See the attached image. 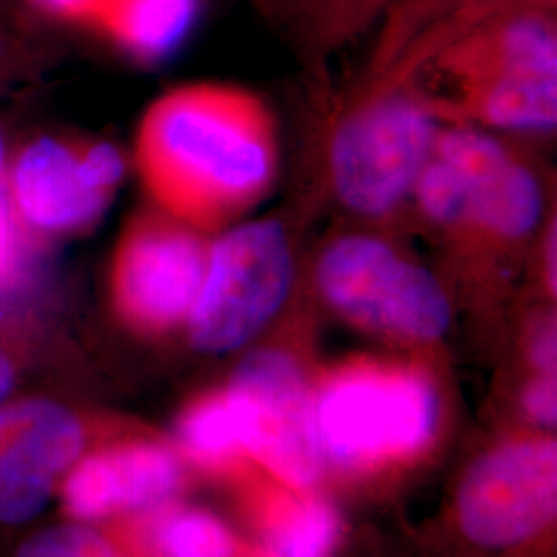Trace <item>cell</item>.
I'll return each instance as SVG.
<instances>
[{
	"label": "cell",
	"mask_w": 557,
	"mask_h": 557,
	"mask_svg": "<svg viewBox=\"0 0 557 557\" xmlns=\"http://www.w3.org/2000/svg\"><path fill=\"white\" fill-rule=\"evenodd\" d=\"M135 165L158 209L205 234L227 230L275 182L277 124L242 87L186 85L145 112Z\"/></svg>",
	"instance_id": "1"
},
{
	"label": "cell",
	"mask_w": 557,
	"mask_h": 557,
	"mask_svg": "<svg viewBox=\"0 0 557 557\" xmlns=\"http://www.w3.org/2000/svg\"><path fill=\"white\" fill-rule=\"evenodd\" d=\"M442 124L547 133L557 120L556 4L524 2L462 29L407 77Z\"/></svg>",
	"instance_id": "2"
},
{
	"label": "cell",
	"mask_w": 557,
	"mask_h": 557,
	"mask_svg": "<svg viewBox=\"0 0 557 557\" xmlns=\"http://www.w3.org/2000/svg\"><path fill=\"white\" fill-rule=\"evenodd\" d=\"M448 260H517L535 238L545 195L533 165L475 126L442 124L411 195Z\"/></svg>",
	"instance_id": "3"
},
{
	"label": "cell",
	"mask_w": 557,
	"mask_h": 557,
	"mask_svg": "<svg viewBox=\"0 0 557 557\" xmlns=\"http://www.w3.org/2000/svg\"><path fill=\"white\" fill-rule=\"evenodd\" d=\"M440 126L413 81H372L331 139L329 174L338 202L363 220L395 218L411 205Z\"/></svg>",
	"instance_id": "4"
},
{
	"label": "cell",
	"mask_w": 557,
	"mask_h": 557,
	"mask_svg": "<svg viewBox=\"0 0 557 557\" xmlns=\"http://www.w3.org/2000/svg\"><path fill=\"white\" fill-rule=\"evenodd\" d=\"M322 453L347 465L409 457L434 436L438 397L418 368L354 361L312 393Z\"/></svg>",
	"instance_id": "5"
},
{
	"label": "cell",
	"mask_w": 557,
	"mask_h": 557,
	"mask_svg": "<svg viewBox=\"0 0 557 557\" xmlns=\"http://www.w3.org/2000/svg\"><path fill=\"white\" fill-rule=\"evenodd\" d=\"M317 287L338 317L403 343H434L453 319L436 275L368 234L341 236L322 250Z\"/></svg>",
	"instance_id": "6"
},
{
	"label": "cell",
	"mask_w": 557,
	"mask_h": 557,
	"mask_svg": "<svg viewBox=\"0 0 557 557\" xmlns=\"http://www.w3.org/2000/svg\"><path fill=\"white\" fill-rule=\"evenodd\" d=\"M294 250L281 221L232 225L211 242L199 298L186 322L202 354L239 349L273 319L294 285Z\"/></svg>",
	"instance_id": "7"
},
{
	"label": "cell",
	"mask_w": 557,
	"mask_h": 557,
	"mask_svg": "<svg viewBox=\"0 0 557 557\" xmlns=\"http://www.w3.org/2000/svg\"><path fill=\"white\" fill-rule=\"evenodd\" d=\"M126 163L108 140L41 137L7 168V193L36 238H73L100 223L119 195Z\"/></svg>",
	"instance_id": "8"
},
{
	"label": "cell",
	"mask_w": 557,
	"mask_h": 557,
	"mask_svg": "<svg viewBox=\"0 0 557 557\" xmlns=\"http://www.w3.org/2000/svg\"><path fill=\"white\" fill-rule=\"evenodd\" d=\"M211 242L158 207L124 227L112 260L110 289L120 319L145 335H163L190 319Z\"/></svg>",
	"instance_id": "9"
},
{
	"label": "cell",
	"mask_w": 557,
	"mask_h": 557,
	"mask_svg": "<svg viewBox=\"0 0 557 557\" xmlns=\"http://www.w3.org/2000/svg\"><path fill=\"white\" fill-rule=\"evenodd\" d=\"M223 391L236 407L244 450L289 485L310 487L320 475L322 446L298 359L283 349L252 351Z\"/></svg>",
	"instance_id": "10"
},
{
	"label": "cell",
	"mask_w": 557,
	"mask_h": 557,
	"mask_svg": "<svg viewBox=\"0 0 557 557\" xmlns=\"http://www.w3.org/2000/svg\"><path fill=\"white\" fill-rule=\"evenodd\" d=\"M457 506L462 533L478 545L498 549L535 537L556 518V442H512L479 458Z\"/></svg>",
	"instance_id": "11"
},
{
	"label": "cell",
	"mask_w": 557,
	"mask_h": 557,
	"mask_svg": "<svg viewBox=\"0 0 557 557\" xmlns=\"http://www.w3.org/2000/svg\"><path fill=\"white\" fill-rule=\"evenodd\" d=\"M85 421L54 398L0 405V524L40 517L85 450Z\"/></svg>",
	"instance_id": "12"
},
{
	"label": "cell",
	"mask_w": 557,
	"mask_h": 557,
	"mask_svg": "<svg viewBox=\"0 0 557 557\" xmlns=\"http://www.w3.org/2000/svg\"><path fill=\"white\" fill-rule=\"evenodd\" d=\"M182 485L178 457L156 442H128L81 455L59 487L60 504L75 522H96L160 506Z\"/></svg>",
	"instance_id": "13"
},
{
	"label": "cell",
	"mask_w": 557,
	"mask_h": 557,
	"mask_svg": "<svg viewBox=\"0 0 557 557\" xmlns=\"http://www.w3.org/2000/svg\"><path fill=\"white\" fill-rule=\"evenodd\" d=\"M199 0H106L96 23L143 62L170 59L186 40Z\"/></svg>",
	"instance_id": "14"
},
{
	"label": "cell",
	"mask_w": 557,
	"mask_h": 557,
	"mask_svg": "<svg viewBox=\"0 0 557 557\" xmlns=\"http://www.w3.org/2000/svg\"><path fill=\"white\" fill-rule=\"evenodd\" d=\"M397 0H275L267 11L310 57H326L358 38Z\"/></svg>",
	"instance_id": "15"
},
{
	"label": "cell",
	"mask_w": 557,
	"mask_h": 557,
	"mask_svg": "<svg viewBox=\"0 0 557 557\" xmlns=\"http://www.w3.org/2000/svg\"><path fill=\"white\" fill-rule=\"evenodd\" d=\"M337 508L319 498L285 504L264 535L267 557H331L341 539Z\"/></svg>",
	"instance_id": "16"
},
{
	"label": "cell",
	"mask_w": 557,
	"mask_h": 557,
	"mask_svg": "<svg viewBox=\"0 0 557 557\" xmlns=\"http://www.w3.org/2000/svg\"><path fill=\"white\" fill-rule=\"evenodd\" d=\"M178 438L186 455L205 465H220L246 453L238 413L225 391L200 397L184 411Z\"/></svg>",
	"instance_id": "17"
},
{
	"label": "cell",
	"mask_w": 557,
	"mask_h": 557,
	"mask_svg": "<svg viewBox=\"0 0 557 557\" xmlns=\"http://www.w3.org/2000/svg\"><path fill=\"white\" fill-rule=\"evenodd\" d=\"M160 557H236V543L220 518L184 508L168 512L153 527Z\"/></svg>",
	"instance_id": "18"
},
{
	"label": "cell",
	"mask_w": 557,
	"mask_h": 557,
	"mask_svg": "<svg viewBox=\"0 0 557 557\" xmlns=\"http://www.w3.org/2000/svg\"><path fill=\"white\" fill-rule=\"evenodd\" d=\"M15 557H120L108 539L85 522L41 529L27 539Z\"/></svg>",
	"instance_id": "19"
},
{
	"label": "cell",
	"mask_w": 557,
	"mask_h": 557,
	"mask_svg": "<svg viewBox=\"0 0 557 557\" xmlns=\"http://www.w3.org/2000/svg\"><path fill=\"white\" fill-rule=\"evenodd\" d=\"M25 227L21 225L7 193V178L0 180V298L17 289L25 273Z\"/></svg>",
	"instance_id": "20"
},
{
	"label": "cell",
	"mask_w": 557,
	"mask_h": 557,
	"mask_svg": "<svg viewBox=\"0 0 557 557\" xmlns=\"http://www.w3.org/2000/svg\"><path fill=\"white\" fill-rule=\"evenodd\" d=\"M38 36L15 4L0 0V79L15 66V62L32 54Z\"/></svg>",
	"instance_id": "21"
},
{
	"label": "cell",
	"mask_w": 557,
	"mask_h": 557,
	"mask_svg": "<svg viewBox=\"0 0 557 557\" xmlns=\"http://www.w3.org/2000/svg\"><path fill=\"white\" fill-rule=\"evenodd\" d=\"M522 407L527 416L545 428H554L557 421L556 374H539L524 386Z\"/></svg>",
	"instance_id": "22"
},
{
	"label": "cell",
	"mask_w": 557,
	"mask_h": 557,
	"mask_svg": "<svg viewBox=\"0 0 557 557\" xmlns=\"http://www.w3.org/2000/svg\"><path fill=\"white\" fill-rule=\"evenodd\" d=\"M556 320L545 317L533 326L529 337V359L539 374H556Z\"/></svg>",
	"instance_id": "23"
},
{
	"label": "cell",
	"mask_w": 557,
	"mask_h": 557,
	"mask_svg": "<svg viewBox=\"0 0 557 557\" xmlns=\"http://www.w3.org/2000/svg\"><path fill=\"white\" fill-rule=\"evenodd\" d=\"M106 0H29V4L46 17L62 21L98 20Z\"/></svg>",
	"instance_id": "24"
},
{
	"label": "cell",
	"mask_w": 557,
	"mask_h": 557,
	"mask_svg": "<svg viewBox=\"0 0 557 557\" xmlns=\"http://www.w3.org/2000/svg\"><path fill=\"white\" fill-rule=\"evenodd\" d=\"M17 380V363L9 347L0 341V405L9 400V395Z\"/></svg>",
	"instance_id": "25"
},
{
	"label": "cell",
	"mask_w": 557,
	"mask_h": 557,
	"mask_svg": "<svg viewBox=\"0 0 557 557\" xmlns=\"http://www.w3.org/2000/svg\"><path fill=\"white\" fill-rule=\"evenodd\" d=\"M7 178V151H4V140L0 135V180Z\"/></svg>",
	"instance_id": "26"
},
{
	"label": "cell",
	"mask_w": 557,
	"mask_h": 557,
	"mask_svg": "<svg viewBox=\"0 0 557 557\" xmlns=\"http://www.w3.org/2000/svg\"><path fill=\"white\" fill-rule=\"evenodd\" d=\"M255 2H257V4H259L260 9H262V11H269V9H271V4H273V2H275V0H255Z\"/></svg>",
	"instance_id": "27"
},
{
	"label": "cell",
	"mask_w": 557,
	"mask_h": 557,
	"mask_svg": "<svg viewBox=\"0 0 557 557\" xmlns=\"http://www.w3.org/2000/svg\"><path fill=\"white\" fill-rule=\"evenodd\" d=\"M547 2H556V0H547Z\"/></svg>",
	"instance_id": "28"
}]
</instances>
